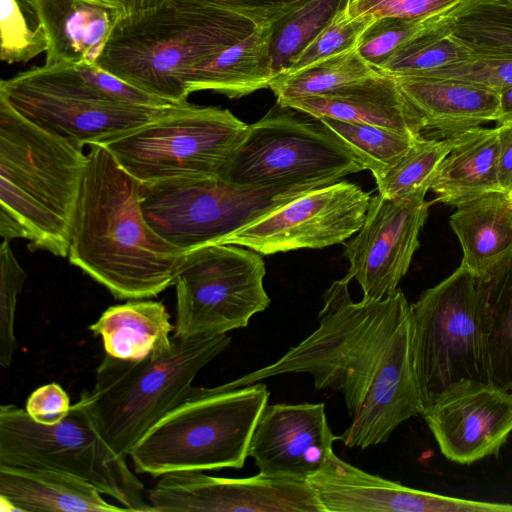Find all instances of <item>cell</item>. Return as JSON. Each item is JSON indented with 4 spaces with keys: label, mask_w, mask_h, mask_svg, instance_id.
Here are the masks:
<instances>
[{
    "label": "cell",
    "mask_w": 512,
    "mask_h": 512,
    "mask_svg": "<svg viewBox=\"0 0 512 512\" xmlns=\"http://www.w3.org/2000/svg\"><path fill=\"white\" fill-rule=\"evenodd\" d=\"M89 329L101 338L106 355L138 360L166 352L175 325L162 302L133 299L108 307Z\"/></svg>",
    "instance_id": "cell-26"
},
{
    "label": "cell",
    "mask_w": 512,
    "mask_h": 512,
    "mask_svg": "<svg viewBox=\"0 0 512 512\" xmlns=\"http://www.w3.org/2000/svg\"><path fill=\"white\" fill-rule=\"evenodd\" d=\"M350 0H302L269 25L274 75L290 69L298 55L341 13Z\"/></svg>",
    "instance_id": "cell-29"
},
{
    "label": "cell",
    "mask_w": 512,
    "mask_h": 512,
    "mask_svg": "<svg viewBox=\"0 0 512 512\" xmlns=\"http://www.w3.org/2000/svg\"><path fill=\"white\" fill-rule=\"evenodd\" d=\"M277 103L248 125L221 177L253 186L330 184L364 170L349 148L320 120L296 116Z\"/></svg>",
    "instance_id": "cell-12"
},
{
    "label": "cell",
    "mask_w": 512,
    "mask_h": 512,
    "mask_svg": "<svg viewBox=\"0 0 512 512\" xmlns=\"http://www.w3.org/2000/svg\"><path fill=\"white\" fill-rule=\"evenodd\" d=\"M449 225L464 267L481 279L512 256V194L493 191L456 206Z\"/></svg>",
    "instance_id": "cell-24"
},
{
    "label": "cell",
    "mask_w": 512,
    "mask_h": 512,
    "mask_svg": "<svg viewBox=\"0 0 512 512\" xmlns=\"http://www.w3.org/2000/svg\"><path fill=\"white\" fill-rule=\"evenodd\" d=\"M452 148L450 138L416 137L400 159L375 179L378 194L387 199L424 196L437 169Z\"/></svg>",
    "instance_id": "cell-32"
},
{
    "label": "cell",
    "mask_w": 512,
    "mask_h": 512,
    "mask_svg": "<svg viewBox=\"0 0 512 512\" xmlns=\"http://www.w3.org/2000/svg\"><path fill=\"white\" fill-rule=\"evenodd\" d=\"M395 79L406 99L421 115L426 130L435 131L442 139L496 122L499 117V91L454 79L426 76H397Z\"/></svg>",
    "instance_id": "cell-22"
},
{
    "label": "cell",
    "mask_w": 512,
    "mask_h": 512,
    "mask_svg": "<svg viewBox=\"0 0 512 512\" xmlns=\"http://www.w3.org/2000/svg\"><path fill=\"white\" fill-rule=\"evenodd\" d=\"M92 484L60 471L0 465L1 511L122 512Z\"/></svg>",
    "instance_id": "cell-23"
},
{
    "label": "cell",
    "mask_w": 512,
    "mask_h": 512,
    "mask_svg": "<svg viewBox=\"0 0 512 512\" xmlns=\"http://www.w3.org/2000/svg\"><path fill=\"white\" fill-rule=\"evenodd\" d=\"M119 6L124 15L157 8L166 4L169 0H110Z\"/></svg>",
    "instance_id": "cell-43"
},
{
    "label": "cell",
    "mask_w": 512,
    "mask_h": 512,
    "mask_svg": "<svg viewBox=\"0 0 512 512\" xmlns=\"http://www.w3.org/2000/svg\"><path fill=\"white\" fill-rule=\"evenodd\" d=\"M410 76L454 79L502 92L512 87V55L475 52L464 61Z\"/></svg>",
    "instance_id": "cell-37"
},
{
    "label": "cell",
    "mask_w": 512,
    "mask_h": 512,
    "mask_svg": "<svg viewBox=\"0 0 512 512\" xmlns=\"http://www.w3.org/2000/svg\"><path fill=\"white\" fill-rule=\"evenodd\" d=\"M512 122V87L501 92L500 114L496 121L497 125Z\"/></svg>",
    "instance_id": "cell-44"
},
{
    "label": "cell",
    "mask_w": 512,
    "mask_h": 512,
    "mask_svg": "<svg viewBox=\"0 0 512 512\" xmlns=\"http://www.w3.org/2000/svg\"><path fill=\"white\" fill-rule=\"evenodd\" d=\"M452 148L439 165L430 189L434 201L449 206L502 191L497 176L498 129L473 127L450 137Z\"/></svg>",
    "instance_id": "cell-25"
},
{
    "label": "cell",
    "mask_w": 512,
    "mask_h": 512,
    "mask_svg": "<svg viewBox=\"0 0 512 512\" xmlns=\"http://www.w3.org/2000/svg\"><path fill=\"white\" fill-rule=\"evenodd\" d=\"M421 415L454 387L491 385L475 275L462 264L411 304Z\"/></svg>",
    "instance_id": "cell-8"
},
{
    "label": "cell",
    "mask_w": 512,
    "mask_h": 512,
    "mask_svg": "<svg viewBox=\"0 0 512 512\" xmlns=\"http://www.w3.org/2000/svg\"><path fill=\"white\" fill-rule=\"evenodd\" d=\"M47 37L45 65L95 64L124 16L110 0H25Z\"/></svg>",
    "instance_id": "cell-20"
},
{
    "label": "cell",
    "mask_w": 512,
    "mask_h": 512,
    "mask_svg": "<svg viewBox=\"0 0 512 512\" xmlns=\"http://www.w3.org/2000/svg\"><path fill=\"white\" fill-rule=\"evenodd\" d=\"M336 440L324 403L267 404L254 428L248 457L262 475L307 481L334 452Z\"/></svg>",
    "instance_id": "cell-17"
},
{
    "label": "cell",
    "mask_w": 512,
    "mask_h": 512,
    "mask_svg": "<svg viewBox=\"0 0 512 512\" xmlns=\"http://www.w3.org/2000/svg\"><path fill=\"white\" fill-rule=\"evenodd\" d=\"M422 416L441 453L460 464L497 455L512 432V401L492 385L454 387Z\"/></svg>",
    "instance_id": "cell-19"
},
{
    "label": "cell",
    "mask_w": 512,
    "mask_h": 512,
    "mask_svg": "<svg viewBox=\"0 0 512 512\" xmlns=\"http://www.w3.org/2000/svg\"><path fill=\"white\" fill-rule=\"evenodd\" d=\"M458 21L437 23L403 44L382 73L397 77L420 75L464 61L474 55L453 27Z\"/></svg>",
    "instance_id": "cell-31"
},
{
    "label": "cell",
    "mask_w": 512,
    "mask_h": 512,
    "mask_svg": "<svg viewBox=\"0 0 512 512\" xmlns=\"http://www.w3.org/2000/svg\"><path fill=\"white\" fill-rule=\"evenodd\" d=\"M146 499L154 512H325L308 481L261 473L225 478L170 472L160 476Z\"/></svg>",
    "instance_id": "cell-15"
},
{
    "label": "cell",
    "mask_w": 512,
    "mask_h": 512,
    "mask_svg": "<svg viewBox=\"0 0 512 512\" xmlns=\"http://www.w3.org/2000/svg\"><path fill=\"white\" fill-rule=\"evenodd\" d=\"M0 465L46 468L95 486L132 512H154L144 499L143 483L95 429L76 402L59 422L44 425L25 408L0 406Z\"/></svg>",
    "instance_id": "cell-9"
},
{
    "label": "cell",
    "mask_w": 512,
    "mask_h": 512,
    "mask_svg": "<svg viewBox=\"0 0 512 512\" xmlns=\"http://www.w3.org/2000/svg\"><path fill=\"white\" fill-rule=\"evenodd\" d=\"M325 512H512V504L468 500L403 486L355 467L334 452L307 480Z\"/></svg>",
    "instance_id": "cell-18"
},
{
    "label": "cell",
    "mask_w": 512,
    "mask_h": 512,
    "mask_svg": "<svg viewBox=\"0 0 512 512\" xmlns=\"http://www.w3.org/2000/svg\"><path fill=\"white\" fill-rule=\"evenodd\" d=\"M89 146L69 262L116 299L155 297L175 284L187 252L166 241L147 222L142 209L144 184L104 146Z\"/></svg>",
    "instance_id": "cell-2"
},
{
    "label": "cell",
    "mask_w": 512,
    "mask_h": 512,
    "mask_svg": "<svg viewBox=\"0 0 512 512\" xmlns=\"http://www.w3.org/2000/svg\"><path fill=\"white\" fill-rule=\"evenodd\" d=\"M499 154L497 176L502 191L512 194V122L497 125Z\"/></svg>",
    "instance_id": "cell-42"
},
{
    "label": "cell",
    "mask_w": 512,
    "mask_h": 512,
    "mask_svg": "<svg viewBox=\"0 0 512 512\" xmlns=\"http://www.w3.org/2000/svg\"><path fill=\"white\" fill-rule=\"evenodd\" d=\"M269 25L196 66L188 76L189 93L210 90L240 98L269 86L274 72L268 48Z\"/></svg>",
    "instance_id": "cell-27"
},
{
    "label": "cell",
    "mask_w": 512,
    "mask_h": 512,
    "mask_svg": "<svg viewBox=\"0 0 512 512\" xmlns=\"http://www.w3.org/2000/svg\"><path fill=\"white\" fill-rule=\"evenodd\" d=\"M71 408L70 398L57 383L45 384L34 390L27 399L25 409L32 419L44 425L61 421Z\"/></svg>",
    "instance_id": "cell-41"
},
{
    "label": "cell",
    "mask_w": 512,
    "mask_h": 512,
    "mask_svg": "<svg viewBox=\"0 0 512 512\" xmlns=\"http://www.w3.org/2000/svg\"><path fill=\"white\" fill-rule=\"evenodd\" d=\"M0 97L30 122L81 146L102 144L170 107L118 102L93 85L77 64H44L1 80Z\"/></svg>",
    "instance_id": "cell-11"
},
{
    "label": "cell",
    "mask_w": 512,
    "mask_h": 512,
    "mask_svg": "<svg viewBox=\"0 0 512 512\" xmlns=\"http://www.w3.org/2000/svg\"><path fill=\"white\" fill-rule=\"evenodd\" d=\"M377 72L355 48L305 68L277 74L268 87L277 103L286 105L294 100L328 94Z\"/></svg>",
    "instance_id": "cell-30"
},
{
    "label": "cell",
    "mask_w": 512,
    "mask_h": 512,
    "mask_svg": "<svg viewBox=\"0 0 512 512\" xmlns=\"http://www.w3.org/2000/svg\"><path fill=\"white\" fill-rule=\"evenodd\" d=\"M0 58L25 63L47 50V37L25 0H0Z\"/></svg>",
    "instance_id": "cell-34"
},
{
    "label": "cell",
    "mask_w": 512,
    "mask_h": 512,
    "mask_svg": "<svg viewBox=\"0 0 512 512\" xmlns=\"http://www.w3.org/2000/svg\"><path fill=\"white\" fill-rule=\"evenodd\" d=\"M265 273L261 254L239 245L212 244L188 251L174 284L173 336L187 339L246 327L270 304Z\"/></svg>",
    "instance_id": "cell-13"
},
{
    "label": "cell",
    "mask_w": 512,
    "mask_h": 512,
    "mask_svg": "<svg viewBox=\"0 0 512 512\" xmlns=\"http://www.w3.org/2000/svg\"><path fill=\"white\" fill-rule=\"evenodd\" d=\"M224 9L252 21L257 27L270 25L302 0H176Z\"/></svg>",
    "instance_id": "cell-40"
},
{
    "label": "cell",
    "mask_w": 512,
    "mask_h": 512,
    "mask_svg": "<svg viewBox=\"0 0 512 512\" xmlns=\"http://www.w3.org/2000/svg\"><path fill=\"white\" fill-rule=\"evenodd\" d=\"M430 205L424 196L371 197L362 227L344 245L347 274L360 285L362 299L381 300L397 291L420 245Z\"/></svg>",
    "instance_id": "cell-16"
},
{
    "label": "cell",
    "mask_w": 512,
    "mask_h": 512,
    "mask_svg": "<svg viewBox=\"0 0 512 512\" xmlns=\"http://www.w3.org/2000/svg\"><path fill=\"white\" fill-rule=\"evenodd\" d=\"M467 0H350L351 17L418 19L451 10Z\"/></svg>",
    "instance_id": "cell-39"
},
{
    "label": "cell",
    "mask_w": 512,
    "mask_h": 512,
    "mask_svg": "<svg viewBox=\"0 0 512 512\" xmlns=\"http://www.w3.org/2000/svg\"><path fill=\"white\" fill-rule=\"evenodd\" d=\"M314 118L375 125L416 137L426 130L421 115L406 99L395 77L377 72L328 94L286 105Z\"/></svg>",
    "instance_id": "cell-21"
},
{
    "label": "cell",
    "mask_w": 512,
    "mask_h": 512,
    "mask_svg": "<svg viewBox=\"0 0 512 512\" xmlns=\"http://www.w3.org/2000/svg\"><path fill=\"white\" fill-rule=\"evenodd\" d=\"M476 279L490 384L512 401V256Z\"/></svg>",
    "instance_id": "cell-28"
},
{
    "label": "cell",
    "mask_w": 512,
    "mask_h": 512,
    "mask_svg": "<svg viewBox=\"0 0 512 512\" xmlns=\"http://www.w3.org/2000/svg\"><path fill=\"white\" fill-rule=\"evenodd\" d=\"M453 31L474 52L512 55V0L473 9Z\"/></svg>",
    "instance_id": "cell-35"
},
{
    "label": "cell",
    "mask_w": 512,
    "mask_h": 512,
    "mask_svg": "<svg viewBox=\"0 0 512 512\" xmlns=\"http://www.w3.org/2000/svg\"><path fill=\"white\" fill-rule=\"evenodd\" d=\"M371 196L347 181L312 189L241 229L224 244L272 255L344 242L362 227Z\"/></svg>",
    "instance_id": "cell-14"
},
{
    "label": "cell",
    "mask_w": 512,
    "mask_h": 512,
    "mask_svg": "<svg viewBox=\"0 0 512 512\" xmlns=\"http://www.w3.org/2000/svg\"><path fill=\"white\" fill-rule=\"evenodd\" d=\"M26 273L14 256L9 242L0 246V365H12L17 349L15 315L18 295L22 291Z\"/></svg>",
    "instance_id": "cell-36"
},
{
    "label": "cell",
    "mask_w": 512,
    "mask_h": 512,
    "mask_svg": "<svg viewBox=\"0 0 512 512\" xmlns=\"http://www.w3.org/2000/svg\"><path fill=\"white\" fill-rule=\"evenodd\" d=\"M256 28L224 9L169 0L124 15L95 64L151 95L184 103L191 71Z\"/></svg>",
    "instance_id": "cell-4"
},
{
    "label": "cell",
    "mask_w": 512,
    "mask_h": 512,
    "mask_svg": "<svg viewBox=\"0 0 512 512\" xmlns=\"http://www.w3.org/2000/svg\"><path fill=\"white\" fill-rule=\"evenodd\" d=\"M328 184L244 185L222 177L144 185L142 209L166 241L188 252L225 241L290 200Z\"/></svg>",
    "instance_id": "cell-10"
},
{
    "label": "cell",
    "mask_w": 512,
    "mask_h": 512,
    "mask_svg": "<svg viewBox=\"0 0 512 512\" xmlns=\"http://www.w3.org/2000/svg\"><path fill=\"white\" fill-rule=\"evenodd\" d=\"M373 20L351 17L347 10L344 11L298 55L285 72L296 71L355 49L362 33Z\"/></svg>",
    "instance_id": "cell-38"
},
{
    "label": "cell",
    "mask_w": 512,
    "mask_h": 512,
    "mask_svg": "<svg viewBox=\"0 0 512 512\" xmlns=\"http://www.w3.org/2000/svg\"><path fill=\"white\" fill-rule=\"evenodd\" d=\"M83 147L20 115L0 97V235L68 257L89 163Z\"/></svg>",
    "instance_id": "cell-3"
},
{
    "label": "cell",
    "mask_w": 512,
    "mask_h": 512,
    "mask_svg": "<svg viewBox=\"0 0 512 512\" xmlns=\"http://www.w3.org/2000/svg\"><path fill=\"white\" fill-rule=\"evenodd\" d=\"M346 274L324 294L318 327L274 363L225 383L235 388L288 373H308L317 389L344 396L350 425L338 436L348 448L388 441L421 415L412 351V308L401 289L381 300L354 302Z\"/></svg>",
    "instance_id": "cell-1"
},
{
    "label": "cell",
    "mask_w": 512,
    "mask_h": 512,
    "mask_svg": "<svg viewBox=\"0 0 512 512\" xmlns=\"http://www.w3.org/2000/svg\"><path fill=\"white\" fill-rule=\"evenodd\" d=\"M230 342L227 333L187 339L172 336L166 352L142 359L105 355L93 387L77 402L101 438L126 459L147 430L189 393L200 370Z\"/></svg>",
    "instance_id": "cell-5"
},
{
    "label": "cell",
    "mask_w": 512,
    "mask_h": 512,
    "mask_svg": "<svg viewBox=\"0 0 512 512\" xmlns=\"http://www.w3.org/2000/svg\"><path fill=\"white\" fill-rule=\"evenodd\" d=\"M318 120L344 142L362 164L364 170H369L372 173L374 179L393 166L418 137L375 125L328 117Z\"/></svg>",
    "instance_id": "cell-33"
},
{
    "label": "cell",
    "mask_w": 512,
    "mask_h": 512,
    "mask_svg": "<svg viewBox=\"0 0 512 512\" xmlns=\"http://www.w3.org/2000/svg\"><path fill=\"white\" fill-rule=\"evenodd\" d=\"M265 384L192 387L130 451L135 472L242 468L256 423L268 404Z\"/></svg>",
    "instance_id": "cell-6"
},
{
    "label": "cell",
    "mask_w": 512,
    "mask_h": 512,
    "mask_svg": "<svg viewBox=\"0 0 512 512\" xmlns=\"http://www.w3.org/2000/svg\"><path fill=\"white\" fill-rule=\"evenodd\" d=\"M248 125L228 109L188 102L100 145L144 185L221 177L245 139Z\"/></svg>",
    "instance_id": "cell-7"
}]
</instances>
